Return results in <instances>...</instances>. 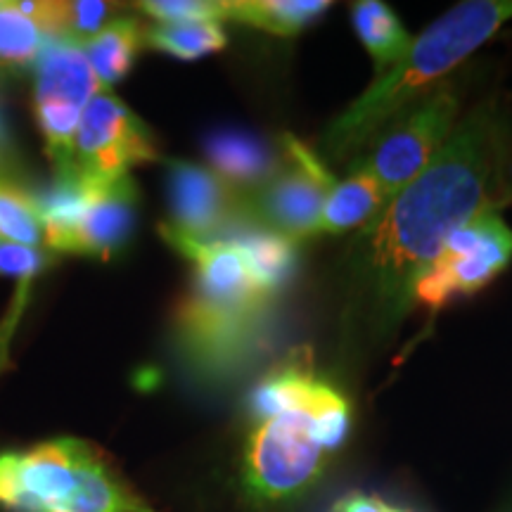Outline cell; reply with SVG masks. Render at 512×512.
Here are the masks:
<instances>
[{"mask_svg": "<svg viewBox=\"0 0 512 512\" xmlns=\"http://www.w3.org/2000/svg\"><path fill=\"white\" fill-rule=\"evenodd\" d=\"M171 223L176 233L192 240H219L245 219L242 195L207 166L190 162L169 164Z\"/></svg>", "mask_w": 512, "mask_h": 512, "instance_id": "obj_10", "label": "cell"}, {"mask_svg": "<svg viewBox=\"0 0 512 512\" xmlns=\"http://www.w3.org/2000/svg\"><path fill=\"white\" fill-rule=\"evenodd\" d=\"M169 245L195 264V285L176 316L183 354L202 373H226L254 349L275 294L233 240H192L162 226Z\"/></svg>", "mask_w": 512, "mask_h": 512, "instance_id": "obj_2", "label": "cell"}, {"mask_svg": "<svg viewBox=\"0 0 512 512\" xmlns=\"http://www.w3.org/2000/svg\"><path fill=\"white\" fill-rule=\"evenodd\" d=\"M508 19H512V0H465L448 10L413 38L408 53L332 121L325 136L330 155L344 159L373 145L384 128L425 100L434 83L444 81Z\"/></svg>", "mask_w": 512, "mask_h": 512, "instance_id": "obj_3", "label": "cell"}, {"mask_svg": "<svg viewBox=\"0 0 512 512\" xmlns=\"http://www.w3.org/2000/svg\"><path fill=\"white\" fill-rule=\"evenodd\" d=\"M145 15L155 17L159 24L176 22H223V3L214 0H152L140 3Z\"/></svg>", "mask_w": 512, "mask_h": 512, "instance_id": "obj_22", "label": "cell"}, {"mask_svg": "<svg viewBox=\"0 0 512 512\" xmlns=\"http://www.w3.org/2000/svg\"><path fill=\"white\" fill-rule=\"evenodd\" d=\"M43 31L17 3H0V62L29 64L43 53Z\"/></svg>", "mask_w": 512, "mask_h": 512, "instance_id": "obj_21", "label": "cell"}, {"mask_svg": "<svg viewBox=\"0 0 512 512\" xmlns=\"http://www.w3.org/2000/svg\"><path fill=\"white\" fill-rule=\"evenodd\" d=\"M145 46L174 55L178 60H200L226 48L228 36L219 22L155 24L143 31Z\"/></svg>", "mask_w": 512, "mask_h": 512, "instance_id": "obj_19", "label": "cell"}, {"mask_svg": "<svg viewBox=\"0 0 512 512\" xmlns=\"http://www.w3.org/2000/svg\"><path fill=\"white\" fill-rule=\"evenodd\" d=\"M105 88L88 64L79 46L67 41H48L38 55L36 105L64 107L83 112L95 95Z\"/></svg>", "mask_w": 512, "mask_h": 512, "instance_id": "obj_12", "label": "cell"}, {"mask_svg": "<svg viewBox=\"0 0 512 512\" xmlns=\"http://www.w3.org/2000/svg\"><path fill=\"white\" fill-rule=\"evenodd\" d=\"M335 512H408L370 494H351L335 505Z\"/></svg>", "mask_w": 512, "mask_h": 512, "instance_id": "obj_24", "label": "cell"}, {"mask_svg": "<svg viewBox=\"0 0 512 512\" xmlns=\"http://www.w3.org/2000/svg\"><path fill=\"white\" fill-rule=\"evenodd\" d=\"M138 190L131 176L114 181H93L91 195L79 221L53 247L60 254H83L110 259L124 245L136 223Z\"/></svg>", "mask_w": 512, "mask_h": 512, "instance_id": "obj_11", "label": "cell"}, {"mask_svg": "<svg viewBox=\"0 0 512 512\" xmlns=\"http://www.w3.org/2000/svg\"><path fill=\"white\" fill-rule=\"evenodd\" d=\"M460 91L456 83L444 81L401 114L399 121L384 128V136L373 145L368 169L380 183L384 204L401 192L432 162L458 124Z\"/></svg>", "mask_w": 512, "mask_h": 512, "instance_id": "obj_8", "label": "cell"}, {"mask_svg": "<svg viewBox=\"0 0 512 512\" xmlns=\"http://www.w3.org/2000/svg\"><path fill=\"white\" fill-rule=\"evenodd\" d=\"M207 157L216 176L247 192L266 183L280 166L264 140L242 131H216L207 140Z\"/></svg>", "mask_w": 512, "mask_h": 512, "instance_id": "obj_13", "label": "cell"}, {"mask_svg": "<svg viewBox=\"0 0 512 512\" xmlns=\"http://www.w3.org/2000/svg\"><path fill=\"white\" fill-rule=\"evenodd\" d=\"M0 505L15 512H155L105 453L76 439L0 453Z\"/></svg>", "mask_w": 512, "mask_h": 512, "instance_id": "obj_4", "label": "cell"}, {"mask_svg": "<svg viewBox=\"0 0 512 512\" xmlns=\"http://www.w3.org/2000/svg\"><path fill=\"white\" fill-rule=\"evenodd\" d=\"M143 31L145 27L136 19L117 17L79 46L105 91L131 72L140 48L145 46Z\"/></svg>", "mask_w": 512, "mask_h": 512, "instance_id": "obj_15", "label": "cell"}, {"mask_svg": "<svg viewBox=\"0 0 512 512\" xmlns=\"http://www.w3.org/2000/svg\"><path fill=\"white\" fill-rule=\"evenodd\" d=\"M351 19H354L358 38H361L370 57H373L380 74L384 69H392L411 48V34L403 29L394 10L380 3V0H361V3H356L354 10H351Z\"/></svg>", "mask_w": 512, "mask_h": 512, "instance_id": "obj_18", "label": "cell"}, {"mask_svg": "<svg viewBox=\"0 0 512 512\" xmlns=\"http://www.w3.org/2000/svg\"><path fill=\"white\" fill-rule=\"evenodd\" d=\"M501 157V124L491 105L472 110L411 183L377 211L358 238L366 283L384 323L413 306L418 275L460 226L494 209L491 185Z\"/></svg>", "mask_w": 512, "mask_h": 512, "instance_id": "obj_1", "label": "cell"}, {"mask_svg": "<svg viewBox=\"0 0 512 512\" xmlns=\"http://www.w3.org/2000/svg\"><path fill=\"white\" fill-rule=\"evenodd\" d=\"M48 254L38 249L22 245H0V275H12V278H34V275L46 268Z\"/></svg>", "mask_w": 512, "mask_h": 512, "instance_id": "obj_23", "label": "cell"}, {"mask_svg": "<svg viewBox=\"0 0 512 512\" xmlns=\"http://www.w3.org/2000/svg\"><path fill=\"white\" fill-rule=\"evenodd\" d=\"M382 207L384 195L380 183H377L366 162H356L351 166V174L344 181H337L335 188L330 190L313 235H337L344 233V230L363 226V223L375 219Z\"/></svg>", "mask_w": 512, "mask_h": 512, "instance_id": "obj_14", "label": "cell"}, {"mask_svg": "<svg viewBox=\"0 0 512 512\" xmlns=\"http://www.w3.org/2000/svg\"><path fill=\"white\" fill-rule=\"evenodd\" d=\"M0 235L12 245L36 249L43 242V221L36 197L0 171Z\"/></svg>", "mask_w": 512, "mask_h": 512, "instance_id": "obj_20", "label": "cell"}, {"mask_svg": "<svg viewBox=\"0 0 512 512\" xmlns=\"http://www.w3.org/2000/svg\"><path fill=\"white\" fill-rule=\"evenodd\" d=\"M226 240H233L252 264L254 273L273 294L280 290L290 278L294 266V242L283 235L271 233L259 223L249 221L247 216L235 223L233 228L223 235ZM221 240V238H219Z\"/></svg>", "mask_w": 512, "mask_h": 512, "instance_id": "obj_17", "label": "cell"}, {"mask_svg": "<svg viewBox=\"0 0 512 512\" xmlns=\"http://www.w3.org/2000/svg\"><path fill=\"white\" fill-rule=\"evenodd\" d=\"M330 10L325 0H226L223 22H238L273 36H294Z\"/></svg>", "mask_w": 512, "mask_h": 512, "instance_id": "obj_16", "label": "cell"}, {"mask_svg": "<svg viewBox=\"0 0 512 512\" xmlns=\"http://www.w3.org/2000/svg\"><path fill=\"white\" fill-rule=\"evenodd\" d=\"M320 380V377H318ZM313 382L302 406L256 420L245 448L247 491L259 503H283L304 494L323 475L330 451L320 441L318 427L309 411Z\"/></svg>", "mask_w": 512, "mask_h": 512, "instance_id": "obj_5", "label": "cell"}, {"mask_svg": "<svg viewBox=\"0 0 512 512\" xmlns=\"http://www.w3.org/2000/svg\"><path fill=\"white\" fill-rule=\"evenodd\" d=\"M157 157L155 138L110 91H100L81 114L74 138V169L93 181L128 176L133 166Z\"/></svg>", "mask_w": 512, "mask_h": 512, "instance_id": "obj_9", "label": "cell"}, {"mask_svg": "<svg viewBox=\"0 0 512 512\" xmlns=\"http://www.w3.org/2000/svg\"><path fill=\"white\" fill-rule=\"evenodd\" d=\"M283 152L275 174L242 195V207L249 221L294 242L311 238L337 181L328 164L292 133L283 136Z\"/></svg>", "mask_w": 512, "mask_h": 512, "instance_id": "obj_6", "label": "cell"}, {"mask_svg": "<svg viewBox=\"0 0 512 512\" xmlns=\"http://www.w3.org/2000/svg\"><path fill=\"white\" fill-rule=\"evenodd\" d=\"M512 261V228L496 207L460 226L437 259L418 275L413 304L439 311L458 294H472L498 278Z\"/></svg>", "mask_w": 512, "mask_h": 512, "instance_id": "obj_7", "label": "cell"}]
</instances>
